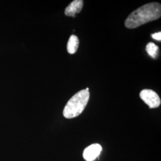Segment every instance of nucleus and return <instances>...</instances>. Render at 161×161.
<instances>
[{
	"label": "nucleus",
	"instance_id": "obj_8",
	"mask_svg": "<svg viewBox=\"0 0 161 161\" xmlns=\"http://www.w3.org/2000/svg\"><path fill=\"white\" fill-rule=\"evenodd\" d=\"M152 36L153 39H155L156 40L159 41H161V32H156L154 34L152 35Z\"/></svg>",
	"mask_w": 161,
	"mask_h": 161
},
{
	"label": "nucleus",
	"instance_id": "obj_6",
	"mask_svg": "<svg viewBox=\"0 0 161 161\" xmlns=\"http://www.w3.org/2000/svg\"><path fill=\"white\" fill-rule=\"evenodd\" d=\"M79 46V39L74 35H72L70 36L69 41L67 44V50L69 54H75L77 51Z\"/></svg>",
	"mask_w": 161,
	"mask_h": 161
},
{
	"label": "nucleus",
	"instance_id": "obj_1",
	"mask_svg": "<svg viewBox=\"0 0 161 161\" xmlns=\"http://www.w3.org/2000/svg\"><path fill=\"white\" fill-rule=\"evenodd\" d=\"M161 16V6L158 3H151L139 7L127 17L125 25L127 28L134 29L155 20Z\"/></svg>",
	"mask_w": 161,
	"mask_h": 161
},
{
	"label": "nucleus",
	"instance_id": "obj_3",
	"mask_svg": "<svg viewBox=\"0 0 161 161\" xmlns=\"http://www.w3.org/2000/svg\"><path fill=\"white\" fill-rule=\"evenodd\" d=\"M140 97L150 109L157 108L161 105V99L156 92L152 90L145 89L140 93Z\"/></svg>",
	"mask_w": 161,
	"mask_h": 161
},
{
	"label": "nucleus",
	"instance_id": "obj_7",
	"mask_svg": "<svg viewBox=\"0 0 161 161\" xmlns=\"http://www.w3.org/2000/svg\"><path fill=\"white\" fill-rule=\"evenodd\" d=\"M146 52L153 58H156L158 56L159 47L153 42H149L146 46Z\"/></svg>",
	"mask_w": 161,
	"mask_h": 161
},
{
	"label": "nucleus",
	"instance_id": "obj_2",
	"mask_svg": "<svg viewBox=\"0 0 161 161\" xmlns=\"http://www.w3.org/2000/svg\"><path fill=\"white\" fill-rule=\"evenodd\" d=\"M90 98V92L82 90L70 98L63 111L64 117L72 119L80 115L86 107Z\"/></svg>",
	"mask_w": 161,
	"mask_h": 161
},
{
	"label": "nucleus",
	"instance_id": "obj_5",
	"mask_svg": "<svg viewBox=\"0 0 161 161\" xmlns=\"http://www.w3.org/2000/svg\"><path fill=\"white\" fill-rule=\"evenodd\" d=\"M84 1L82 0L73 1L68 6L64 11V14L67 16L75 17V14L80 13L82 9Z\"/></svg>",
	"mask_w": 161,
	"mask_h": 161
},
{
	"label": "nucleus",
	"instance_id": "obj_4",
	"mask_svg": "<svg viewBox=\"0 0 161 161\" xmlns=\"http://www.w3.org/2000/svg\"><path fill=\"white\" fill-rule=\"evenodd\" d=\"M102 151V147L98 143L91 144L83 152V158L86 161H94Z\"/></svg>",
	"mask_w": 161,
	"mask_h": 161
}]
</instances>
